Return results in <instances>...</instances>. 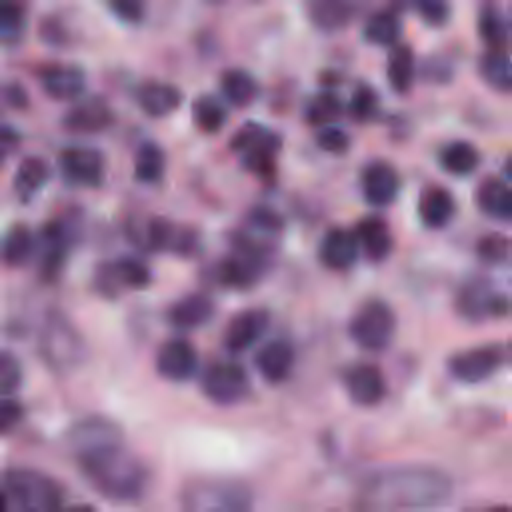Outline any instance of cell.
<instances>
[{"mask_svg": "<svg viewBox=\"0 0 512 512\" xmlns=\"http://www.w3.org/2000/svg\"><path fill=\"white\" fill-rule=\"evenodd\" d=\"M252 504L250 486L230 476L190 478L178 496L180 512H250Z\"/></svg>", "mask_w": 512, "mask_h": 512, "instance_id": "277c9868", "label": "cell"}, {"mask_svg": "<svg viewBox=\"0 0 512 512\" xmlns=\"http://www.w3.org/2000/svg\"><path fill=\"white\" fill-rule=\"evenodd\" d=\"M270 314L264 308H248L230 318L224 330V348L232 354L248 350L268 328Z\"/></svg>", "mask_w": 512, "mask_h": 512, "instance_id": "ac0fdd59", "label": "cell"}, {"mask_svg": "<svg viewBox=\"0 0 512 512\" xmlns=\"http://www.w3.org/2000/svg\"><path fill=\"white\" fill-rule=\"evenodd\" d=\"M108 8L124 24H138L146 14V6L136 0H114L108 4Z\"/></svg>", "mask_w": 512, "mask_h": 512, "instance_id": "c3c4849f", "label": "cell"}, {"mask_svg": "<svg viewBox=\"0 0 512 512\" xmlns=\"http://www.w3.org/2000/svg\"><path fill=\"white\" fill-rule=\"evenodd\" d=\"M192 120L200 132L216 134L226 124L228 112L220 98L212 94H200L192 102Z\"/></svg>", "mask_w": 512, "mask_h": 512, "instance_id": "f35d334b", "label": "cell"}, {"mask_svg": "<svg viewBox=\"0 0 512 512\" xmlns=\"http://www.w3.org/2000/svg\"><path fill=\"white\" fill-rule=\"evenodd\" d=\"M230 148L242 156L244 168L262 180L276 174V152L280 150V136L258 122L242 124L230 138Z\"/></svg>", "mask_w": 512, "mask_h": 512, "instance_id": "8992f818", "label": "cell"}, {"mask_svg": "<svg viewBox=\"0 0 512 512\" xmlns=\"http://www.w3.org/2000/svg\"><path fill=\"white\" fill-rule=\"evenodd\" d=\"M74 456L82 478L106 500L130 504L148 490L150 470L124 446V440L90 446L74 452Z\"/></svg>", "mask_w": 512, "mask_h": 512, "instance_id": "7a4b0ae2", "label": "cell"}, {"mask_svg": "<svg viewBox=\"0 0 512 512\" xmlns=\"http://www.w3.org/2000/svg\"><path fill=\"white\" fill-rule=\"evenodd\" d=\"M38 248L36 234L22 222L12 224L0 244V258L8 266H22L26 264Z\"/></svg>", "mask_w": 512, "mask_h": 512, "instance_id": "f546056e", "label": "cell"}, {"mask_svg": "<svg viewBox=\"0 0 512 512\" xmlns=\"http://www.w3.org/2000/svg\"><path fill=\"white\" fill-rule=\"evenodd\" d=\"M142 248L152 252H174L190 258L200 248V236L190 226H178L166 218H150L142 232L132 234Z\"/></svg>", "mask_w": 512, "mask_h": 512, "instance_id": "ba28073f", "label": "cell"}, {"mask_svg": "<svg viewBox=\"0 0 512 512\" xmlns=\"http://www.w3.org/2000/svg\"><path fill=\"white\" fill-rule=\"evenodd\" d=\"M476 204L486 216L512 222V188L500 178H486L480 182L476 190Z\"/></svg>", "mask_w": 512, "mask_h": 512, "instance_id": "83f0119b", "label": "cell"}, {"mask_svg": "<svg viewBox=\"0 0 512 512\" xmlns=\"http://www.w3.org/2000/svg\"><path fill=\"white\" fill-rule=\"evenodd\" d=\"M214 316V302L202 292H192L170 304L166 320L172 328L188 332L208 324Z\"/></svg>", "mask_w": 512, "mask_h": 512, "instance_id": "44dd1931", "label": "cell"}, {"mask_svg": "<svg viewBox=\"0 0 512 512\" xmlns=\"http://www.w3.org/2000/svg\"><path fill=\"white\" fill-rule=\"evenodd\" d=\"M416 10L430 26H442L450 18V6L446 2H420L416 4Z\"/></svg>", "mask_w": 512, "mask_h": 512, "instance_id": "f907efd6", "label": "cell"}, {"mask_svg": "<svg viewBox=\"0 0 512 512\" xmlns=\"http://www.w3.org/2000/svg\"><path fill=\"white\" fill-rule=\"evenodd\" d=\"M22 142L20 132L10 124H0V170L8 162V158L18 150Z\"/></svg>", "mask_w": 512, "mask_h": 512, "instance_id": "816d5d0a", "label": "cell"}, {"mask_svg": "<svg viewBox=\"0 0 512 512\" xmlns=\"http://www.w3.org/2000/svg\"><path fill=\"white\" fill-rule=\"evenodd\" d=\"M502 364V350L498 346L486 344L454 354L448 362V370L454 378L476 384L492 376Z\"/></svg>", "mask_w": 512, "mask_h": 512, "instance_id": "9a60e30c", "label": "cell"}, {"mask_svg": "<svg viewBox=\"0 0 512 512\" xmlns=\"http://www.w3.org/2000/svg\"><path fill=\"white\" fill-rule=\"evenodd\" d=\"M24 406L16 398H0V436L10 434L24 420Z\"/></svg>", "mask_w": 512, "mask_h": 512, "instance_id": "7dc6e473", "label": "cell"}, {"mask_svg": "<svg viewBox=\"0 0 512 512\" xmlns=\"http://www.w3.org/2000/svg\"><path fill=\"white\" fill-rule=\"evenodd\" d=\"M396 328L392 308L382 300L364 302L350 318V338L364 350H382L390 344Z\"/></svg>", "mask_w": 512, "mask_h": 512, "instance_id": "52a82bcc", "label": "cell"}, {"mask_svg": "<svg viewBox=\"0 0 512 512\" xmlns=\"http://www.w3.org/2000/svg\"><path fill=\"white\" fill-rule=\"evenodd\" d=\"M40 36H42L44 42L54 44V46H64V44H68V40H70V32H68L64 20H60V18H56V16H52V14L42 20V24H40Z\"/></svg>", "mask_w": 512, "mask_h": 512, "instance_id": "681fc988", "label": "cell"}, {"mask_svg": "<svg viewBox=\"0 0 512 512\" xmlns=\"http://www.w3.org/2000/svg\"><path fill=\"white\" fill-rule=\"evenodd\" d=\"M118 440H124L122 428L114 420L100 414L84 416L68 430V444L74 452Z\"/></svg>", "mask_w": 512, "mask_h": 512, "instance_id": "ffe728a7", "label": "cell"}, {"mask_svg": "<svg viewBox=\"0 0 512 512\" xmlns=\"http://www.w3.org/2000/svg\"><path fill=\"white\" fill-rule=\"evenodd\" d=\"M58 170L72 186L98 188L106 176V158L94 146H66L58 152Z\"/></svg>", "mask_w": 512, "mask_h": 512, "instance_id": "30bf717a", "label": "cell"}, {"mask_svg": "<svg viewBox=\"0 0 512 512\" xmlns=\"http://www.w3.org/2000/svg\"><path fill=\"white\" fill-rule=\"evenodd\" d=\"M358 254H360V248H358L354 232L344 230V228L328 230L318 248L320 262L330 270L350 268L356 262Z\"/></svg>", "mask_w": 512, "mask_h": 512, "instance_id": "cb8c5ba5", "label": "cell"}, {"mask_svg": "<svg viewBox=\"0 0 512 512\" xmlns=\"http://www.w3.org/2000/svg\"><path fill=\"white\" fill-rule=\"evenodd\" d=\"M476 252L482 262L502 264L512 258V240L502 234H486L478 240Z\"/></svg>", "mask_w": 512, "mask_h": 512, "instance_id": "b9f144b4", "label": "cell"}, {"mask_svg": "<svg viewBox=\"0 0 512 512\" xmlns=\"http://www.w3.org/2000/svg\"><path fill=\"white\" fill-rule=\"evenodd\" d=\"M348 110H350V116L354 120H360V122H366V120L374 118L376 112H378V94L374 92V88L366 82H360L352 90Z\"/></svg>", "mask_w": 512, "mask_h": 512, "instance_id": "60d3db41", "label": "cell"}, {"mask_svg": "<svg viewBox=\"0 0 512 512\" xmlns=\"http://www.w3.org/2000/svg\"><path fill=\"white\" fill-rule=\"evenodd\" d=\"M48 180H50L48 162L38 154H30L18 162L12 178V186L16 196L22 202H28L48 184Z\"/></svg>", "mask_w": 512, "mask_h": 512, "instance_id": "4316f807", "label": "cell"}, {"mask_svg": "<svg viewBox=\"0 0 512 512\" xmlns=\"http://www.w3.org/2000/svg\"><path fill=\"white\" fill-rule=\"evenodd\" d=\"M152 272L148 264L136 256H120L104 262L94 272V286L106 298H116L122 290H142L150 284Z\"/></svg>", "mask_w": 512, "mask_h": 512, "instance_id": "9c48e42d", "label": "cell"}, {"mask_svg": "<svg viewBox=\"0 0 512 512\" xmlns=\"http://www.w3.org/2000/svg\"><path fill=\"white\" fill-rule=\"evenodd\" d=\"M344 388L350 400L358 406H376L386 394V380L378 366L360 362L346 370Z\"/></svg>", "mask_w": 512, "mask_h": 512, "instance_id": "d6986e66", "label": "cell"}, {"mask_svg": "<svg viewBox=\"0 0 512 512\" xmlns=\"http://www.w3.org/2000/svg\"><path fill=\"white\" fill-rule=\"evenodd\" d=\"M456 306L462 316L480 320L484 316H500L508 310V300L502 294H496L486 280L474 278L460 288Z\"/></svg>", "mask_w": 512, "mask_h": 512, "instance_id": "e0dca14e", "label": "cell"}, {"mask_svg": "<svg viewBox=\"0 0 512 512\" xmlns=\"http://www.w3.org/2000/svg\"><path fill=\"white\" fill-rule=\"evenodd\" d=\"M198 370V352L186 338H170L156 352V372L172 382L190 380Z\"/></svg>", "mask_w": 512, "mask_h": 512, "instance_id": "2e32d148", "label": "cell"}, {"mask_svg": "<svg viewBox=\"0 0 512 512\" xmlns=\"http://www.w3.org/2000/svg\"><path fill=\"white\" fill-rule=\"evenodd\" d=\"M342 114V102L334 92H320L306 104V120L316 126H330Z\"/></svg>", "mask_w": 512, "mask_h": 512, "instance_id": "ab89813d", "label": "cell"}, {"mask_svg": "<svg viewBox=\"0 0 512 512\" xmlns=\"http://www.w3.org/2000/svg\"><path fill=\"white\" fill-rule=\"evenodd\" d=\"M200 388L208 400L220 406H232L248 394V376L240 364L212 362L200 378Z\"/></svg>", "mask_w": 512, "mask_h": 512, "instance_id": "8fae6325", "label": "cell"}, {"mask_svg": "<svg viewBox=\"0 0 512 512\" xmlns=\"http://www.w3.org/2000/svg\"><path fill=\"white\" fill-rule=\"evenodd\" d=\"M452 488L450 476L434 466L402 464L370 474L358 500L370 512H420L442 506Z\"/></svg>", "mask_w": 512, "mask_h": 512, "instance_id": "6da1fadb", "label": "cell"}, {"mask_svg": "<svg viewBox=\"0 0 512 512\" xmlns=\"http://www.w3.org/2000/svg\"><path fill=\"white\" fill-rule=\"evenodd\" d=\"M456 210L452 194L442 186H430L420 194L418 214L428 228H444Z\"/></svg>", "mask_w": 512, "mask_h": 512, "instance_id": "f1b7e54d", "label": "cell"}, {"mask_svg": "<svg viewBox=\"0 0 512 512\" xmlns=\"http://www.w3.org/2000/svg\"><path fill=\"white\" fill-rule=\"evenodd\" d=\"M362 194L372 206H388L396 200L400 190V178L396 170L382 160L370 162L360 176Z\"/></svg>", "mask_w": 512, "mask_h": 512, "instance_id": "7402d4cb", "label": "cell"}, {"mask_svg": "<svg viewBox=\"0 0 512 512\" xmlns=\"http://www.w3.org/2000/svg\"><path fill=\"white\" fill-rule=\"evenodd\" d=\"M422 74H426V78H430L432 82H446L450 76H452V70H450V64L444 62V60H436V62H428L424 68H422Z\"/></svg>", "mask_w": 512, "mask_h": 512, "instance_id": "f5cc1de1", "label": "cell"}, {"mask_svg": "<svg viewBox=\"0 0 512 512\" xmlns=\"http://www.w3.org/2000/svg\"><path fill=\"white\" fill-rule=\"evenodd\" d=\"M6 98L12 106L16 108H24L28 104V96H26V90L20 86V84H12L6 92Z\"/></svg>", "mask_w": 512, "mask_h": 512, "instance_id": "db71d44e", "label": "cell"}, {"mask_svg": "<svg viewBox=\"0 0 512 512\" xmlns=\"http://www.w3.org/2000/svg\"><path fill=\"white\" fill-rule=\"evenodd\" d=\"M22 378L24 370L20 360L8 350H0V396L6 398L16 392L22 384Z\"/></svg>", "mask_w": 512, "mask_h": 512, "instance_id": "ee69618b", "label": "cell"}, {"mask_svg": "<svg viewBox=\"0 0 512 512\" xmlns=\"http://www.w3.org/2000/svg\"><path fill=\"white\" fill-rule=\"evenodd\" d=\"M386 74L394 92L406 94L412 88L416 78V58L408 44H396L390 48Z\"/></svg>", "mask_w": 512, "mask_h": 512, "instance_id": "d6a6232c", "label": "cell"}, {"mask_svg": "<svg viewBox=\"0 0 512 512\" xmlns=\"http://www.w3.org/2000/svg\"><path fill=\"white\" fill-rule=\"evenodd\" d=\"M38 246H40V276L46 282H54L64 270L70 254V246H72L70 226L62 220L46 222L40 230Z\"/></svg>", "mask_w": 512, "mask_h": 512, "instance_id": "4fadbf2b", "label": "cell"}, {"mask_svg": "<svg viewBox=\"0 0 512 512\" xmlns=\"http://www.w3.org/2000/svg\"><path fill=\"white\" fill-rule=\"evenodd\" d=\"M64 512H98V510H96V508H92L90 504H76V506L66 508Z\"/></svg>", "mask_w": 512, "mask_h": 512, "instance_id": "11a10c76", "label": "cell"}, {"mask_svg": "<svg viewBox=\"0 0 512 512\" xmlns=\"http://www.w3.org/2000/svg\"><path fill=\"white\" fill-rule=\"evenodd\" d=\"M26 26V8L18 2H0V40H16Z\"/></svg>", "mask_w": 512, "mask_h": 512, "instance_id": "7bdbcfd3", "label": "cell"}, {"mask_svg": "<svg viewBox=\"0 0 512 512\" xmlns=\"http://www.w3.org/2000/svg\"><path fill=\"white\" fill-rule=\"evenodd\" d=\"M482 80L498 92H512V58L508 52L488 48L478 60Z\"/></svg>", "mask_w": 512, "mask_h": 512, "instance_id": "836d02e7", "label": "cell"}, {"mask_svg": "<svg viewBox=\"0 0 512 512\" xmlns=\"http://www.w3.org/2000/svg\"><path fill=\"white\" fill-rule=\"evenodd\" d=\"M486 512H512V506H494V508H488Z\"/></svg>", "mask_w": 512, "mask_h": 512, "instance_id": "9f6ffc18", "label": "cell"}, {"mask_svg": "<svg viewBox=\"0 0 512 512\" xmlns=\"http://www.w3.org/2000/svg\"><path fill=\"white\" fill-rule=\"evenodd\" d=\"M248 222L252 228H256L258 232H264V234H278L284 226L282 216L268 206H256L248 214Z\"/></svg>", "mask_w": 512, "mask_h": 512, "instance_id": "bcb514c9", "label": "cell"}, {"mask_svg": "<svg viewBox=\"0 0 512 512\" xmlns=\"http://www.w3.org/2000/svg\"><path fill=\"white\" fill-rule=\"evenodd\" d=\"M400 30H402V22H400L398 14L390 8H382L366 18L362 34L372 44L392 48V46H396V42L400 38Z\"/></svg>", "mask_w": 512, "mask_h": 512, "instance_id": "8d00e7d4", "label": "cell"}, {"mask_svg": "<svg viewBox=\"0 0 512 512\" xmlns=\"http://www.w3.org/2000/svg\"><path fill=\"white\" fill-rule=\"evenodd\" d=\"M504 170H506V176H508V180L512 182V154H510V158L506 160V168H504Z\"/></svg>", "mask_w": 512, "mask_h": 512, "instance_id": "6f0895ef", "label": "cell"}, {"mask_svg": "<svg viewBox=\"0 0 512 512\" xmlns=\"http://www.w3.org/2000/svg\"><path fill=\"white\" fill-rule=\"evenodd\" d=\"M62 502V486L40 470L16 466L0 478V512H58Z\"/></svg>", "mask_w": 512, "mask_h": 512, "instance_id": "3957f363", "label": "cell"}, {"mask_svg": "<svg viewBox=\"0 0 512 512\" xmlns=\"http://www.w3.org/2000/svg\"><path fill=\"white\" fill-rule=\"evenodd\" d=\"M438 160L446 172L456 176H466L478 168L480 154L474 144L466 140H454L440 150Z\"/></svg>", "mask_w": 512, "mask_h": 512, "instance_id": "74e56055", "label": "cell"}, {"mask_svg": "<svg viewBox=\"0 0 512 512\" xmlns=\"http://www.w3.org/2000/svg\"><path fill=\"white\" fill-rule=\"evenodd\" d=\"M258 372L272 384L288 378L294 366V348L288 340H270L254 356Z\"/></svg>", "mask_w": 512, "mask_h": 512, "instance_id": "d4e9b609", "label": "cell"}, {"mask_svg": "<svg viewBox=\"0 0 512 512\" xmlns=\"http://www.w3.org/2000/svg\"><path fill=\"white\" fill-rule=\"evenodd\" d=\"M38 84L54 100H78L86 90V72L78 64L52 62L38 70Z\"/></svg>", "mask_w": 512, "mask_h": 512, "instance_id": "5bb4252c", "label": "cell"}, {"mask_svg": "<svg viewBox=\"0 0 512 512\" xmlns=\"http://www.w3.org/2000/svg\"><path fill=\"white\" fill-rule=\"evenodd\" d=\"M38 354L50 370L64 374L82 364L86 342L60 310H48L38 332Z\"/></svg>", "mask_w": 512, "mask_h": 512, "instance_id": "5b68a950", "label": "cell"}, {"mask_svg": "<svg viewBox=\"0 0 512 512\" xmlns=\"http://www.w3.org/2000/svg\"><path fill=\"white\" fill-rule=\"evenodd\" d=\"M222 96L238 108L252 104L258 96V84L254 76L242 68H228L220 76Z\"/></svg>", "mask_w": 512, "mask_h": 512, "instance_id": "d590c367", "label": "cell"}, {"mask_svg": "<svg viewBox=\"0 0 512 512\" xmlns=\"http://www.w3.org/2000/svg\"><path fill=\"white\" fill-rule=\"evenodd\" d=\"M182 90L170 82L148 80L136 92V102L140 110L150 118L170 116L182 104Z\"/></svg>", "mask_w": 512, "mask_h": 512, "instance_id": "603a6c76", "label": "cell"}, {"mask_svg": "<svg viewBox=\"0 0 512 512\" xmlns=\"http://www.w3.org/2000/svg\"><path fill=\"white\" fill-rule=\"evenodd\" d=\"M354 236L362 254L372 262H380L392 252L394 238L388 224L382 218H376V216L362 218L356 224Z\"/></svg>", "mask_w": 512, "mask_h": 512, "instance_id": "484cf974", "label": "cell"}, {"mask_svg": "<svg viewBox=\"0 0 512 512\" xmlns=\"http://www.w3.org/2000/svg\"><path fill=\"white\" fill-rule=\"evenodd\" d=\"M316 142H318V146H320L322 150L332 152V154H340V152H344V150L348 148L350 138H348V134H346L342 128L330 124V126L318 128V132H316Z\"/></svg>", "mask_w": 512, "mask_h": 512, "instance_id": "f6af8a7d", "label": "cell"}, {"mask_svg": "<svg viewBox=\"0 0 512 512\" xmlns=\"http://www.w3.org/2000/svg\"><path fill=\"white\" fill-rule=\"evenodd\" d=\"M116 116L102 96H84L62 116V128L76 136H96L112 128Z\"/></svg>", "mask_w": 512, "mask_h": 512, "instance_id": "7c38bea8", "label": "cell"}, {"mask_svg": "<svg viewBox=\"0 0 512 512\" xmlns=\"http://www.w3.org/2000/svg\"><path fill=\"white\" fill-rule=\"evenodd\" d=\"M306 10H308L310 22L316 28L328 30V32L346 26L356 14V6L342 0H316V2H310Z\"/></svg>", "mask_w": 512, "mask_h": 512, "instance_id": "1f68e13d", "label": "cell"}, {"mask_svg": "<svg viewBox=\"0 0 512 512\" xmlns=\"http://www.w3.org/2000/svg\"><path fill=\"white\" fill-rule=\"evenodd\" d=\"M166 172V152L154 140L140 142L134 154V178L140 184H158Z\"/></svg>", "mask_w": 512, "mask_h": 512, "instance_id": "4dcf8cb0", "label": "cell"}, {"mask_svg": "<svg viewBox=\"0 0 512 512\" xmlns=\"http://www.w3.org/2000/svg\"><path fill=\"white\" fill-rule=\"evenodd\" d=\"M478 32L488 48L504 50V46L512 40V22L498 6L486 4L478 14Z\"/></svg>", "mask_w": 512, "mask_h": 512, "instance_id": "e575fe53", "label": "cell"}]
</instances>
